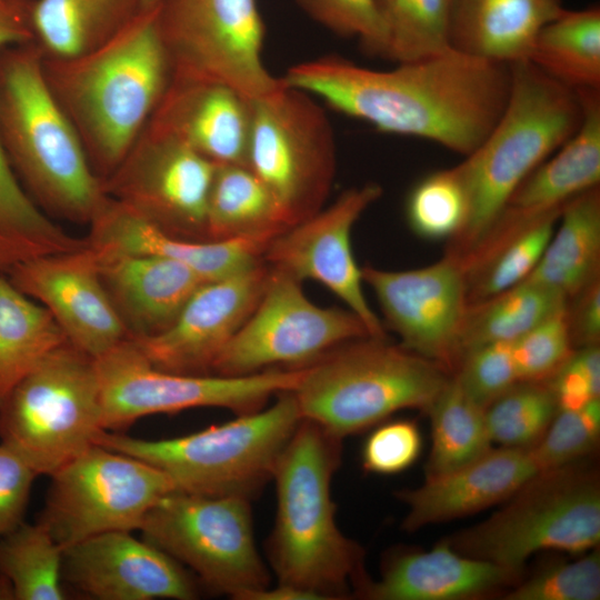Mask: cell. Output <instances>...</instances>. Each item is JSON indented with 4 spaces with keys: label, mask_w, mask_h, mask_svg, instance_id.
Wrapping results in <instances>:
<instances>
[{
    "label": "cell",
    "mask_w": 600,
    "mask_h": 600,
    "mask_svg": "<svg viewBox=\"0 0 600 600\" xmlns=\"http://www.w3.org/2000/svg\"><path fill=\"white\" fill-rule=\"evenodd\" d=\"M93 252L102 284L129 339L166 331L208 282L187 264L167 257Z\"/></svg>",
    "instance_id": "24"
},
{
    "label": "cell",
    "mask_w": 600,
    "mask_h": 600,
    "mask_svg": "<svg viewBox=\"0 0 600 600\" xmlns=\"http://www.w3.org/2000/svg\"><path fill=\"white\" fill-rule=\"evenodd\" d=\"M147 124L216 166L248 167L251 100L230 87L171 77Z\"/></svg>",
    "instance_id": "22"
},
{
    "label": "cell",
    "mask_w": 600,
    "mask_h": 600,
    "mask_svg": "<svg viewBox=\"0 0 600 600\" xmlns=\"http://www.w3.org/2000/svg\"><path fill=\"white\" fill-rule=\"evenodd\" d=\"M340 439L302 419L282 450L272 478L277 516L268 541L278 584L316 599H338L368 579L363 550L336 522L331 479L340 462Z\"/></svg>",
    "instance_id": "4"
},
{
    "label": "cell",
    "mask_w": 600,
    "mask_h": 600,
    "mask_svg": "<svg viewBox=\"0 0 600 600\" xmlns=\"http://www.w3.org/2000/svg\"><path fill=\"white\" fill-rule=\"evenodd\" d=\"M190 434L138 439L103 430L96 444L136 457L162 471L177 491L251 498L272 478L278 458L302 420L292 391L267 409Z\"/></svg>",
    "instance_id": "7"
},
{
    "label": "cell",
    "mask_w": 600,
    "mask_h": 600,
    "mask_svg": "<svg viewBox=\"0 0 600 600\" xmlns=\"http://www.w3.org/2000/svg\"><path fill=\"white\" fill-rule=\"evenodd\" d=\"M562 84L600 90V8L563 9L538 32L528 58Z\"/></svg>",
    "instance_id": "33"
},
{
    "label": "cell",
    "mask_w": 600,
    "mask_h": 600,
    "mask_svg": "<svg viewBox=\"0 0 600 600\" xmlns=\"http://www.w3.org/2000/svg\"><path fill=\"white\" fill-rule=\"evenodd\" d=\"M50 477L38 521L62 548L109 531L139 530L149 510L176 490L156 467L100 444Z\"/></svg>",
    "instance_id": "14"
},
{
    "label": "cell",
    "mask_w": 600,
    "mask_h": 600,
    "mask_svg": "<svg viewBox=\"0 0 600 600\" xmlns=\"http://www.w3.org/2000/svg\"><path fill=\"white\" fill-rule=\"evenodd\" d=\"M37 477L36 471L18 453L0 442V538L24 522Z\"/></svg>",
    "instance_id": "48"
},
{
    "label": "cell",
    "mask_w": 600,
    "mask_h": 600,
    "mask_svg": "<svg viewBox=\"0 0 600 600\" xmlns=\"http://www.w3.org/2000/svg\"><path fill=\"white\" fill-rule=\"evenodd\" d=\"M297 3L328 30L357 38L364 51L384 58L387 39L377 0H297Z\"/></svg>",
    "instance_id": "45"
},
{
    "label": "cell",
    "mask_w": 600,
    "mask_h": 600,
    "mask_svg": "<svg viewBox=\"0 0 600 600\" xmlns=\"http://www.w3.org/2000/svg\"><path fill=\"white\" fill-rule=\"evenodd\" d=\"M141 11V0H32L30 27L44 56L66 58L106 43Z\"/></svg>",
    "instance_id": "31"
},
{
    "label": "cell",
    "mask_w": 600,
    "mask_h": 600,
    "mask_svg": "<svg viewBox=\"0 0 600 600\" xmlns=\"http://www.w3.org/2000/svg\"><path fill=\"white\" fill-rule=\"evenodd\" d=\"M156 16L171 77L220 83L249 100L283 87L262 61L257 0H160Z\"/></svg>",
    "instance_id": "13"
},
{
    "label": "cell",
    "mask_w": 600,
    "mask_h": 600,
    "mask_svg": "<svg viewBox=\"0 0 600 600\" xmlns=\"http://www.w3.org/2000/svg\"><path fill=\"white\" fill-rule=\"evenodd\" d=\"M492 562L466 556L446 540L427 551L392 558L379 580L369 578L357 594L373 600H458L520 581Z\"/></svg>",
    "instance_id": "26"
},
{
    "label": "cell",
    "mask_w": 600,
    "mask_h": 600,
    "mask_svg": "<svg viewBox=\"0 0 600 600\" xmlns=\"http://www.w3.org/2000/svg\"><path fill=\"white\" fill-rule=\"evenodd\" d=\"M562 208L526 226L467 279L468 306L513 288L531 273L556 230Z\"/></svg>",
    "instance_id": "39"
},
{
    "label": "cell",
    "mask_w": 600,
    "mask_h": 600,
    "mask_svg": "<svg viewBox=\"0 0 600 600\" xmlns=\"http://www.w3.org/2000/svg\"><path fill=\"white\" fill-rule=\"evenodd\" d=\"M541 471L530 449L491 448L478 459L443 474L426 478L397 497L408 506L407 531L479 512L506 501Z\"/></svg>",
    "instance_id": "23"
},
{
    "label": "cell",
    "mask_w": 600,
    "mask_h": 600,
    "mask_svg": "<svg viewBox=\"0 0 600 600\" xmlns=\"http://www.w3.org/2000/svg\"><path fill=\"white\" fill-rule=\"evenodd\" d=\"M582 119L577 131L513 191L502 212L539 217L561 209L600 182V90H579ZM501 212V213H502Z\"/></svg>",
    "instance_id": "29"
},
{
    "label": "cell",
    "mask_w": 600,
    "mask_h": 600,
    "mask_svg": "<svg viewBox=\"0 0 600 600\" xmlns=\"http://www.w3.org/2000/svg\"><path fill=\"white\" fill-rule=\"evenodd\" d=\"M467 211V190L457 167L421 179L406 202L410 229L430 240L454 238L466 221Z\"/></svg>",
    "instance_id": "41"
},
{
    "label": "cell",
    "mask_w": 600,
    "mask_h": 600,
    "mask_svg": "<svg viewBox=\"0 0 600 600\" xmlns=\"http://www.w3.org/2000/svg\"><path fill=\"white\" fill-rule=\"evenodd\" d=\"M427 412L432 442L426 478L458 469L492 448L484 409L464 392L453 374Z\"/></svg>",
    "instance_id": "35"
},
{
    "label": "cell",
    "mask_w": 600,
    "mask_h": 600,
    "mask_svg": "<svg viewBox=\"0 0 600 600\" xmlns=\"http://www.w3.org/2000/svg\"><path fill=\"white\" fill-rule=\"evenodd\" d=\"M600 598V553L593 548L574 561L541 569L510 590L507 600H598Z\"/></svg>",
    "instance_id": "44"
},
{
    "label": "cell",
    "mask_w": 600,
    "mask_h": 600,
    "mask_svg": "<svg viewBox=\"0 0 600 600\" xmlns=\"http://www.w3.org/2000/svg\"><path fill=\"white\" fill-rule=\"evenodd\" d=\"M269 273L270 267L261 260L223 279L208 281L193 293L170 328L153 337L130 340L157 369L208 374L254 310Z\"/></svg>",
    "instance_id": "20"
},
{
    "label": "cell",
    "mask_w": 600,
    "mask_h": 600,
    "mask_svg": "<svg viewBox=\"0 0 600 600\" xmlns=\"http://www.w3.org/2000/svg\"><path fill=\"white\" fill-rule=\"evenodd\" d=\"M32 39L28 1L9 0L0 11V48ZM86 246V239L68 233L32 201L0 146V273L34 257Z\"/></svg>",
    "instance_id": "27"
},
{
    "label": "cell",
    "mask_w": 600,
    "mask_h": 600,
    "mask_svg": "<svg viewBox=\"0 0 600 600\" xmlns=\"http://www.w3.org/2000/svg\"><path fill=\"white\" fill-rule=\"evenodd\" d=\"M48 87L67 116L101 180L120 164L149 122L171 81L156 8L88 52L42 53Z\"/></svg>",
    "instance_id": "2"
},
{
    "label": "cell",
    "mask_w": 600,
    "mask_h": 600,
    "mask_svg": "<svg viewBox=\"0 0 600 600\" xmlns=\"http://www.w3.org/2000/svg\"><path fill=\"white\" fill-rule=\"evenodd\" d=\"M568 307L567 303L512 341L519 381H548L572 356Z\"/></svg>",
    "instance_id": "43"
},
{
    "label": "cell",
    "mask_w": 600,
    "mask_h": 600,
    "mask_svg": "<svg viewBox=\"0 0 600 600\" xmlns=\"http://www.w3.org/2000/svg\"><path fill=\"white\" fill-rule=\"evenodd\" d=\"M547 381H520L484 409L490 439L500 447L530 449L558 412Z\"/></svg>",
    "instance_id": "40"
},
{
    "label": "cell",
    "mask_w": 600,
    "mask_h": 600,
    "mask_svg": "<svg viewBox=\"0 0 600 600\" xmlns=\"http://www.w3.org/2000/svg\"><path fill=\"white\" fill-rule=\"evenodd\" d=\"M421 449L422 436L413 421H389L374 429L366 439L362 466L372 473H399L418 459Z\"/></svg>",
    "instance_id": "47"
},
{
    "label": "cell",
    "mask_w": 600,
    "mask_h": 600,
    "mask_svg": "<svg viewBox=\"0 0 600 600\" xmlns=\"http://www.w3.org/2000/svg\"><path fill=\"white\" fill-rule=\"evenodd\" d=\"M600 438V399L576 410H559L540 440L530 448L539 470L578 462L596 450Z\"/></svg>",
    "instance_id": "42"
},
{
    "label": "cell",
    "mask_w": 600,
    "mask_h": 600,
    "mask_svg": "<svg viewBox=\"0 0 600 600\" xmlns=\"http://www.w3.org/2000/svg\"><path fill=\"white\" fill-rule=\"evenodd\" d=\"M386 31L384 58L397 63L450 48L452 0H377Z\"/></svg>",
    "instance_id": "38"
},
{
    "label": "cell",
    "mask_w": 600,
    "mask_h": 600,
    "mask_svg": "<svg viewBox=\"0 0 600 600\" xmlns=\"http://www.w3.org/2000/svg\"><path fill=\"white\" fill-rule=\"evenodd\" d=\"M381 194V186L374 182L344 190L328 208L273 238L262 260L300 282H320L361 319L371 337L386 339L384 327L363 293L362 270L351 248L354 223Z\"/></svg>",
    "instance_id": "18"
},
{
    "label": "cell",
    "mask_w": 600,
    "mask_h": 600,
    "mask_svg": "<svg viewBox=\"0 0 600 600\" xmlns=\"http://www.w3.org/2000/svg\"><path fill=\"white\" fill-rule=\"evenodd\" d=\"M371 337L349 309L311 302L301 282L270 268L264 291L252 313L214 360L220 376H246L274 364L304 367L331 349Z\"/></svg>",
    "instance_id": "15"
},
{
    "label": "cell",
    "mask_w": 600,
    "mask_h": 600,
    "mask_svg": "<svg viewBox=\"0 0 600 600\" xmlns=\"http://www.w3.org/2000/svg\"><path fill=\"white\" fill-rule=\"evenodd\" d=\"M387 324L407 350L453 374L461 361L468 312L467 277L459 260L446 253L429 266L403 271L361 268Z\"/></svg>",
    "instance_id": "17"
},
{
    "label": "cell",
    "mask_w": 600,
    "mask_h": 600,
    "mask_svg": "<svg viewBox=\"0 0 600 600\" xmlns=\"http://www.w3.org/2000/svg\"><path fill=\"white\" fill-rule=\"evenodd\" d=\"M66 342L50 312L0 273V404L31 370Z\"/></svg>",
    "instance_id": "34"
},
{
    "label": "cell",
    "mask_w": 600,
    "mask_h": 600,
    "mask_svg": "<svg viewBox=\"0 0 600 600\" xmlns=\"http://www.w3.org/2000/svg\"><path fill=\"white\" fill-rule=\"evenodd\" d=\"M62 553L41 522H22L0 538V574L12 582L17 600L67 599Z\"/></svg>",
    "instance_id": "37"
},
{
    "label": "cell",
    "mask_w": 600,
    "mask_h": 600,
    "mask_svg": "<svg viewBox=\"0 0 600 600\" xmlns=\"http://www.w3.org/2000/svg\"><path fill=\"white\" fill-rule=\"evenodd\" d=\"M290 227L266 184L249 168L216 166L207 204V239L270 242Z\"/></svg>",
    "instance_id": "32"
},
{
    "label": "cell",
    "mask_w": 600,
    "mask_h": 600,
    "mask_svg": "<svg viewBox=\"0 0 600 600\" xmlns=\"http://www.w3.org/2000/svg\"><path fill=\"white\" fill-rule=\"evenodd\" d=\"M292 391L302 419L342 439L402 409L428 411L452 374L440 364L366 337L302 367Z\"/></svg>",
    "instance_id": "6"
},
{
    "label": "cell",
    "mask_w": 600,
    "mask_h": 600,
    "mask_svg": "<svg viewBox=\"0 0 600 600\" xmlns=\"http://www.w3.org/2000/svg\"><path fill=\"white\" fill-rule=\"evenodd\" d=\"M0 146L50 218L89 226L107 203L102 181L48 87L34 40L0 48Z\"/></svg>",
    "instance_id": "3"
},
{
    "label": "cell",
    "mask_w": 600,
    "mask_h": 600,
    "mask_svg": "<svg viewBox=\"0 0 600 600\" xmlns=\"http://www.w3.org/2000/svg\"><path fill=\"white\" fill-rule=\"evenodd\" d=\"M282 80L381 132L430 140L467 157L501 116L511 72L510 64L448 48L391 70L324 56L290 67Z\"/></svg>",
    "instance_id": "1"
},
{
    "label": "cell",
    "mask_w": 600,
    "mask_h": 600,
    "mask_svg": "<svg viewBox=\"0 0 600 600\" xmlns=\"http://www.w3.org/2000/svg\"><path fill=\"white\" fill-rule=\"evenodd\" d=\"M568 301L554 290L521 282L493 298L469 306L461 340V360L476 347L514 341Z\"/></svg>",
    "instance_id": "36"
},
{
    "label": "cell",
    "mask_w": 600,
    "mask_h": 600,
    "mask_svg": "<svg viewBox=\"0 0 600 600\" xmlns=\"http://www.w3.org/2000/svg\"><path fill=\"white\" fill-rule=\"evenodd\" d=\"M573 311L569 312L570 333L573 346L599 344L600 339V283L599 279L578 296Z\"/></svg>",
    "instance_id": "50"
},
{
    "label": "cell",
    "mask_w": 600,
    "mask_h": 600,
    "mask_svg": "<svg viewBox=\"0 0 600 600\" xmlns=\"http://www.w3.org/2000/svg\"><path fill=\"white\" fill-rule=\"evenodd\" d=\"M559 220L560 226L542 257L522 282L554 290L570 299L599 279V187L569 200Z\"/></svg>",
    "instance_id": "30"
},
{
    "label": "cell",
    "mask_w": 600,
    "mask_h": 600,
    "mask_svg": "<svg viewBox=\"0 0 600 600\" xmlns=\"http://www.w3.org/2000/svg\"><path fill=\"white\" fill-rule=\"evenodd\" d=\"M504 109L480 146L456 166L466 187L468 211L447 253L463 256L491 229L518 186L579 128L578 91L529 60L510 64Z\"/></svg>",
    "instance_id": "5"
},
{
    "label": "cell",
    "mask_w": 600,
    "mask_h": 600,
    "mask_svg": "<svg viewBox=\"0 0 600 600\" xmlns=\"http://www.w3.org/2000/svg\"><path fill=\"white\" fill-rule=\"evenodd\" d=\"M139 530L217 593L250 600L269 587L254 543L249 499L174 490L149 510Z\"/></svg>",
    "instance_id": "10"
},
{
    "label": "cell",
    "mask_w": 600,
    "mask_h": 600,
    "mask_svg": "<svg viewBox=\"0 0 600 600\" xmlns=\"http://www.w3.org/2000/svg\"><path fill=\"white\" fill-rule=\"evenodd\" d=\"M160 0H141L142 10L154 9L159 4Z\"/></svg>",
    "instance_id": "52"
},
{
    "label": "cell",
    "mask_w": 600,
    "mask_h": 600,
    "mask_svg": "<svg viewBox=\"0 0 600 600\" xmlns=\"http://www.w3.org/2000/svg\"><path fill=\"white\" fill-rule=\"evenodd\" d=\"M216 164L180 140L146 126L117 169L106 194L162 231L207 239V204Z\"/></svg>",
    "instance_id": "16"
},
{
    "label": "cell",
    "mask_w": 600,
    "mask_h": 600,
    "mask_svg": "<svg viewBox=\"0 0 600 600\" xmlns=\"http://www.w3.org/2000/svg\"><path fill=\"white\" fill-rule=\"evenodd\" d=\"M334 136L312 96L288 87L251 100L248 167L291 228L320 211L336 174Z\"/></svg>",
    "instance_id": "12"
},
{
    "label": "cell",
    "mask_w": 600,
    "mask_h": 600,
    "mask_svg": "<svg viewBox=\"0 0 600 600\" xmlns=\"http://www.w3.org/2000/svg\"><path fill=\"white\" fill-rule=\"evenodd\" d=\"M6 274L18 290L50 312L70 344L91 358L101 357L128 338L89 243L80 250L21 261Z\"/></svg>",
    "instance_id": "19"
},
{
    "label": "cell",
    "mask_w": 600,
    "mask_h": 600,
    "mask_svg": "<svg viewBox=\"0 0 600 600\" xmlns=\"http://www.w3.org/2000/svg\"><path fill=\"white\" fill-rule=\"evenodd\" d=\"M0 600H17L12 582L0 574Z\"/></svg>",
    "instance_id": "51"
},
{
    "label": "cell",
    "mask_w": 600,
    "mask_h": 600,
    "mask_svg": "<svg viewBox=\"0 0 600 600\" xmlns=\"http://www.w3.org/2000/svg\"><path fill=\"white\" fill-rule=\"evenodd\" d=\"M94 359L66 342L31 370L0 404V441L38 476H51L103 431Z\"/></svg>",
    "instance_id": "9"
},
{
    "label": "cell",
    "mask_w": 600,
    "mask_h": 600,
    "mask_svg": "<svg viewBox=\"0 0 600 600\" xmlns=\"http://www.w3.org/2000/svg\"><path fill=\"white\" fill-rule=\"evenodd\" d=\"M89 227L88 243L98 252L167 257L187 264L208 281L223 279L260 262L269 243L253 239L178 238L111 198Z\"/></svg>",
    "instance_id": "25"
},
{
    "label": "cell",
    "mask_w": 600,
    "mask_h": 600,
    "mask_svg": "<svg viewBox=\"0 0 600 600\" xmlns=\"http://www.w3.org/2000/svg\"><path fill=\"white\" fill-rule=\"evenodd\" d=\"M62 578L100 600H191L198 596L181 563L131 531H109L64 547Z\"/></svg>",
    "instance_id": "21"
},
{
    "label": "cell",
    "mask_w": 600,
    "mask_h": 600,
    "mask_svg": "<svg viewBox=\"0 0 600 600\" xmlns=\"http://www.w3.org/2000/svg\"><path fill=\"white\" fill-rule=\"evenodd\" d=\"M489 519L448 540L459 552L521 576L539 551L584 553L600 541V484L577 462L538 473Z\"/></svg>",
    "instance_id": "8"
},
{
    "label": "cell",
    "mask_w": 600,
    "mask_h": 600,
    "mask_svg": "<svg viewBox=\"0 0 600 600\" xmlns=\"http://www.w3.org/2000/svg\"><path fill=\"white\" fill-rule=\"evenodd\" d=\"M8 2L9 0H0V11L7 7Z\"/></svg>",
    "instance_id": "53"
},
{
    "label": "cell",
    "mask_w": 600,
    "mask_h": 600,
    "mask_svg": "<svg viewBox=\"0 0 600 600\" xmlns=\"http://www.w3.org/2000/svg\"><path fill=\"white\" fill-rule=\"evenodd\" d=\"M94 362L103 428L117 432L146 416L200 407L250 413L260 410L270 397L293 391L303 372L302 367L246 376L169 372L154 368L128 338Z\"/></svg>",
    "instance_id": "11"
},
{
    "label": "cell",
    "mask_w": 600,
    "mask_h": 600,
    "mask_svg": "<svg viewBox=\"0 0 600 600\" xmlns=\"http://www.w3.org/2000/svg\"><path fill=\"white\" fill-rule=\"evenodd\" d=\"M563 0H452L450 48L511 64L526 60L538 32L564 8Z\"/></svg>",
    "instance_id": "28"
},
{
    "label": "cell",
    "mask_w": 600,
    "mask_h": 600,
    "mask_svg": "<svg viewBox=\"0 0 600 600\" xmlns=\"http://www.w3.org/2000/svg\"><path fill=\"white\" fill-rule=\"evenodd\" d=\"M547 382L554 394L558 410L579 409L600 396V388L592 383L573 353Z\"/></svg>",
    "instance_id": "49"
},
{
    "label": "cell",
    "mask_w": 600,
    "mask_h": 600,
    "mask_svg": "<svg viewBox=\"0 0 600 600\" xmlns=\"http://www.w3.org/2000/svg\"><path fill=\"white\" fill-rule=\"evenodd\" d=\"M453 376L464 392L486 409L520 382L512 357V342H491L469 350Z\"/></svg>",
    "instance_id": "46"
}]
</instances>
